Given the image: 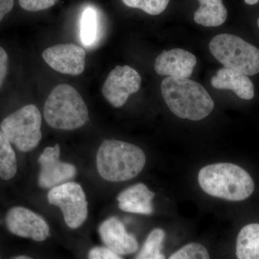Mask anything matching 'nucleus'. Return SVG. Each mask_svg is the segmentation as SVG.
<instances>
[{
  "mask_svg": "<svg viewBox=\"0 0 259 259\" xmlns=\"http://www.w3.org/2000/svg\"><path fill=\"white\" fill-rule=\"evenodd\" d=\"M59 144L44 150L38 158L40 169L38 185L42 189H52L72 180L76 175V166L60 161Z\"/></svg>",
  "mask_w": 259,
  "mask_h": 259,
  "instance_id": "nucleus-10",
  "label": "nucleus"
},
{
  "mask_svg": "<svg viewBox=\"0 0 259 259\" xmlns=\"http://www.w3.org/2000/svg\"><path fill=\"white\" fill-rule=\"evenodd\" d=\"M201 188L212 197L228 201H243L253 194L255 185L249 174L238 165L218 163L201 168Z\"/></svg>",
  "mask_w": 259,
  "mask_h": 259,
  "instance_id": "nucleus-2",
  "label": "nucleus"
},
{
  "mask_svg": "<svg viewBox=\"0 0 259 259\" xmlns=\"http://www.w3.org/2000/svg\"><path fill=\"white\" fill-rule=\"evenodd\" d=\"M14 6V0H0V22Z\"/></svg>",
  "mask_w": 259,
  "mask_h": 259,
  "instance_id": "nucleus-26",
  "label": "nucleus"
},
{
  "mask_svg": "<svg viewBox=\"0 0 259 259\" xmlns=\"http://www.w3.org/2000/svg\"><path fill=\"white\" fill-rule=\"evenodd\" d=\"M213 88L230 90L242 100H250L254 97V86L246 75L234 69L223 68L218 70L211 80Z\"/></svg>",
  "mask_w": 259,
  "mask_h": 259,
  "instance_id": "nucleus-15",
  "label": "nucleus"
},
{
  "mask_svg": "<svg viewBox=\"0 0 259 259\" xmlns=\"http://www.w3.org/2000/svg\"><path fill=\"white\" fill-rule=\"evenodd\" d=\"M161 90L167 106L180 118L201 120L214 109V101L207 90L192 80L168 76L162 81Z\"/></svg>",
  "mask_w": 259,
  "mask_h": 259,
  "instance_id": "nucleus-1",
  "label": "nucleus"
},
{
  "mask_svg": "<svg viewBox=\"0 0 259 259\" xmlns=\"http://www.w3.org/2000/svg\"><path fill=\"white\" fill-rule=\"evenodd\" d=\"M197 64V59L190 51L175 49L164 51L156 58L154 69L161 76L188 79Z\"/></svg>",
  "mask_w": 259,
  "mask_h": 259,
  "instance_id": "nucleus-13",
  "label": "nucleus"
},
{
  "mask_svg": "<svg viewBox=\"0 0 259 259\" xmlns=\"http://www.w3.org/2000/svg\"><path fill=\"white\" fill-rule=\"evenodd\" d=\"M8 56L4 49L0 47V88L4 82L8 71Z\"/></svg>",
  "mask_w": 259,
  "mask_h": 259,
  "instance_id": "nucleus-25",
  "label": "nucleus"
},
{
  "mask_svg": "<svg viewBox=\"0 0 259 259\" xmlns=\"http://www.w3.org/2000/svg\"><path fill=\"white\" fill-rule=\"evenodd\" d=\"M44 117L53 128L72 131L88 122L89 111L80 94L69 84H59L51 91L44 105Z\"/></svg>",
  "mask_w": 259,
  "mask_h": 259,
  "instance_id": "nucleus-4",
  "label": "nucleus"
},
{
  "mask_svg": "<svg viewBox=\"0 0 259 259\" xmlns=\"http://www.w3.org/2000/svg\"><path fill=\"white\" fill-rule=\"evenodd\" d=\"M146 161V155L141 148L117 140H105L96 156L99 175L112 182L134 178L142 171Z\"/></svg>",
  "mask_w": 259,
  "mask_h": 259,
  "instance_id": "nucleus-3",
  "label": "nucleus"
},
{
  "mask_svg": "<svg viewBox=\"0 0 259 259\" xmlns=\"http://www.w3.org/2000/svg\"><path fill=\"white\" fill-rule=\"evenodd\" d=\"M88 259H122L120 255L105 246H95L89 251Z\"/></svg>",
  "mask_w": 259,
  "mask_h": 259,
  "instance_id": "nucleus-24",
  "label": "nucleus"
},
{
  "mask_svg": "<svg viewBox=\"0 0 259 259\" xmlns=\"http://www.w3.org/2000/svg\"><path fill=\"white\" fill-rule=\"evenodd\" d=\"M57 2L58 0H19V4L26 11L38 12L49 9Z\"/></svg>",
  "mask_w": 259,
  "mask_h": 259,
  "instance_id": "nucleus-23",
  "label": "nucleus"
},
{
  "mask_svg": "<svg viewBox=\"0 0 259 259\" xmlns=\"http://www.w3.org/2000/svg\"><path fill=\"white\" fill-rule=\"evenodd\" d=\"M259 0H245V3L250 5H253L257 4Z\"/></svg>",
  "mask_w": 259,
  "mask_h": 259,
  "instance_id": "nucleus-28",
  "label": "nucleus"
},
{
  "mask_svg": "<svg viewBox=\"0 0 259 259\" xmlns=\"http://www.w3.org/2000/svg\"><path fill=\"white\" fill-rule=\"evenodd\" d=\"M0 259H1V258H0Z\"/></svg>",
  "mask_w": 259,
  "mask_h": 259,
  "instance_id": "nucleus-30",
  "label": "nucleus"
},
{
  "mask_svg": "<svg viewBox=\"0 0 259 259\" xmlns=\"http://www.w3.org/2000/svg\"><path fill=\"white\" fill-rule=\"evenodd\" d=\"M98 233L104 246L117 254H133L139 250L136 237L127 231L125 225L117 218L104 221L99 226Z\"/></svg>",
  "mask_w": 259,
  "mask_h": 259,
  "instance_id": "nucleus-12",
  "label": "nucleus"
},
{
  "mask_svg": "<svg viewBox=\"0 0 259 259\" xmlns=\"http://www.w3.org/2000/svg\"><path fill=\"white\" fill-rule=\"evenodd\" d=\"M165 236V232L161 228L153 230L135 259H166L161 252Z\"/></svg>",
  "mask_w": 259,
  "mask_h": 259,
  "instance_id": "nucleus-19",
  "label": "nucleus"
},
{
  "mask_svg": "<svg viewBox=\"0 0 259 259\" xmlns=\"http://www.w3.org/2000/svg\"><path fill=\"white\" fill-rule=\"evenodd\" d=\"M127 7L136 8L151 15H158L163 13L168 7L170 0H122Z\"/></svg>",
  "mask_w": 259,
  "mask_h": 259,
  "instance_id": "nucleus-21",
  "label": "nucleus"
},
{
  "mask_svg": "<svg viewBox=\"0 0 259 259\" xmlns=\"http://www.w3.org/2000/svg\"><path fill=\"white\" fill-rule=\"evenodd\" d=\"M41 122L37 107L28 105L5 117L0 130L19 151L28 152L36 148L42 139Z\"/></svg>",
  "mask_w": 259,
  "mask_h": 259,
  "instance_id": "nucleus-6",
  "label": "nucleus"
},
{
  "mask_svg": "<svg viewBox=\"0 0 259 259\" xmlns=\"http://www.w3.org/2000/svg\"><path fill=\"white\" fill-rule=\"evenodd\" d=\"M211 54L228 69L246 76L259 73V49L232 34H219L209 44Z\"/></svg>",
  "mask_w": 259,
  "mask_h": 259,
  "instance_id": "nucleus-5",
  "label": "nucleus"
},
{
  "mask_svg": "<svg viewBox=\"0 0 259 259\" xmlns=\"http://www.w3.org/2000/svg\"><path fill=\"white\" fill-rule=\"evenodd\" d=\"M199 8L194 13V20L204 27H218L228 18V11L223 0H199Z\"/></svg>",
  "mask_w": 259,
  "mask_h": 259,
  "instance_id": "nucleus-16",
  "label": "nucleus"
},
{
  "mask_svg": "<svg viewBox=\"0 0 259 259\" xmlns=\"http://www.w3.org/2000/svg\"><path fill=\"white\" fill-rule=\"evenodd\" d=\"M11 259H34L32 258V257L28 256V255H16V256L13 257Z\"/></svg>",
  "mask_w": 259,
  "mask_h": 259,
  "instance_id": "nucleus-27",
  "label": "nucleus"
},
{
  "mask_svg": "<svg viewBox=\"0 0 259 259\" xmlns=\"http://www.w3.org/2000/svg\"><path fill=\"white\" fill-rule=\"evenodd\" d=\"M48 201L61 209L66 226L77 229L88 215V203L82 187L76 182H66L51 189Z\"/></svg>",
  "mask_w": 259,
  "mask_h": 259,
  "instance_id": "nucleus-7",
  "label": "nucleus"
},
{
  "mask_svg": "<svg viewBox=\"0 0 259 259\" xmlns=\"http://www.w3.org/2000/svg\"><path fill=\"white\" fill-rule=\"evenodd\" d=\"M238 259H259V224L251 223L243 227L236 241Z\"/></svg>",
  "mask_w": 259,
  "mask_h": 259,
  "instance_id": "nucleus-17",
  "label": "nucleus"
},
{
  "mask_svg": "<svg viewBox=\"0 0 259 259\" xmlns=\"http://www.w3.org/2000/svg\"><path fill=\"white\" fill-rule=\"evenodd\" d=\"M168 259H210V257L203 245L191 243L181 248Z\"/></svg>",
  "mask_w": 259,
  "mask_h": 259,
  "instance_id": "nucleus-22",
  "label": "nucleus"
},
{
  "mask_svg": "<svg viewBox=\"0 0 259 259\" xmlns=\"http://www.w3.org/2000/svg\"><path fill=\"white\" fill-rule=\"evenodd\" d=\"M18 171L16 154L11 143L0 130V178L3 180L13 179Z\"/></svg>",
  "mask_w": 259,
  "mask_h": 259,
  "instance_id": "nucleus-18",
  "label": "nucleus"
},
{
  "mask_svg": "<svg viewBox=\"0 0 259 259\" xmlns=\"http://www.w3.org/2000/svg\"><path fill=\"white\" fill-rule=\"evenodd\" d=\"M42 56L51 69L61 74L77 76L84 70L86 53L76 44H59L48 48Z\"/></svg>",
  "mask_w": 259,
  "mask_h": 259,
  "instance_id": "nucleus-11",
  "label": "nucleus"
},
{
  "mask_svg": "<svg viewBox=\"0 0 259 259\" xmlns=\"http://www.w3.org/2000/svg\"><path fill=\"white\" fill-rule=\"evenodd\" d=\"M5 223L10 233L20 238L42 242L50 236V228L44 218L24 207L10 208Z\"/></svg>",
  "mask_w": 259,
  "mask_h": 259,
  "instance_id": "nucleus-9",
  "label": "nucleus"
},
{
  "mask_svg": "<svg viewBox=\"0 0 259 259\" xmlns=\"http://www.w3.org/2000/svg\"><path fill=\"white\" fill-rule=\"evenodd\" d=\"M141 76L128 66H117L112 69L102 86V93L109 103L115 107L123 106L133 94L139 92Z\"/></svg>",
  "mask_w": 259,
  "mask_h": 259,
  "instance_id": "nucleus-8",
  "label": "nucleus"
},
{
  "mask_svg": "<svg viewBox=\"0 0 259 259\" xmlns=\"http://www.w3.org/2000/svg\"><path fill=\"white\" fill-rule=\"evenodd\" d=\"M155 194L144 184L131 186L121 192L117 197L118 207L124 212L135 214H151Z\"/></svg>",
  "mask_w": 259,
  "mask_h": 259,
  "instance_id": "nucleus-14",
  "label": "nucleus"
},
{
  "mask_svg": "<svg viewBox=\"0 0 259 259\" xmlns=\"http://www.w3.org/2000/svg\"><path fill=\"white\" fill-rule=\"evenodd\" d=\"M257 25H258V28H259V18L258 19V20H257Z\"/></svg>",
  "mask_w": 259,
  "mask_h": 259,
  "instance_id": "nucleus-29",
  "label": "nucleus"
},
{
  "mask_svg": "<svg viewBox=\"0 0 259 259\" xmlns=\"http://www.w3.org/2000/svg\"><path fill=\"white\" fill-rule=\"evenodd\" d=\"M98 16L93 8H87L81 19L80 37L85 47H92L98 37Z\"/></svg>",
  "mask_w": 259,
  "mask_h": 259,
  "instance_id": "nucleus-20",
  "label": "nucleus"
}]
</instances>
